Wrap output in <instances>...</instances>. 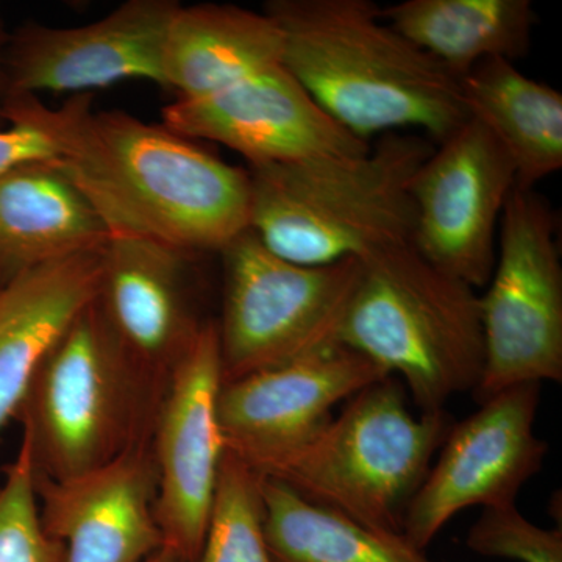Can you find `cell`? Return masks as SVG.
<instances>
[{
  "mask_svg": "<svg viewBox=\"0 0 562 562\" xmlns=\"http://www.w3.org/2000/svg\"><path fill=\"white\" fill-rule=\"evenodd\" d=\"M3 121H21L49 140L110 236L154 239L202 255L249 228L247 169L220 160L195 140L120 110H95L92 95L61 106L10 94Z\"/></svg>",
  "mask_w": 562,
  "mask_h": 562,
  "instance_id": "obj_1",
  "label": "cell"
},
{
  "mask_svg": "<svg viewBox=\"0 0 562 562\" xmlns=\"http://www.w3.org/2000/svg\"><path fill=\"white\" fill-rule=\"evenodd\" d=\"M281 65L362 140L419 131L436 144L469 120L460 79L383 20L372 0H269Z\"/></svg>",
  "mask_w": 562,
  "mask_h": 562,
  "instance_id": "obj_2",
  "label": "cell"
},
{
  "mask_svg": "<svg viewBox=\"0 0 562 562\" xmlns=\"http://www.w3.org/2000/svg\"><path fill=\"white\" fill-rule=\"evenodd\" d=\"M432 147L397 132L353 157L249 166V228L273 254L306 266L412 243V183Z\"/></svg>",
  "mask_w": 562,
  "mask_h": 562,
  "instance_id": "obj_3",
  "label": "cell"
},
{
  "mask_svg": "<svg viewBox=\"0 0 562 562\" xmlns=\"http://www.w3.org/2000/svg\"><path fill=\"white\" fill-rule=\"evenodd\" d=\"M338 341L397 375L422 413L475 391L484 362L480 294L413 244L361 258Z\"/></svg>",
  "mask_w": 562,
  "mask_h": 562,
  "instance_id": "obj_4",
  "label": "cell"
},
{
  "mask_svg": "<svg viewBox=\"0 0 562 562\" xmlns=\"http://www.w3.org/2000/svg\"><path fill=\"white\" fill-rule=\"evenodd\" d=\"M160 403L94 299L40 362L13 419L36 475L63 482L149 439Z\"/></svg>",
  "mask_w": 562,
  "mask_h": 562,
  "instance_id": "obj_5",
  "label": "cell"
},
{
  "mask_svg": "<svg viewBox=\"0 0 562 562\" xmlns=\"http://www.w3.org/2000/svg\"><path fill=\"white\" fill-rule=\"evenodd\" d=\"M452 425L446 412L414 416L402 384L386 376L262 476L372 530L402 536L409 503Z\"/></svg>",
  "mask_w": 562,
  "mask_h": 562,
  "instance_id": "obj_6",
  "label": "cell"
},
{
  "mask_svg": "<svg viewBox=\"0 0 562 562\" xmlns=\"http://www.w3.org/2000/svg\"><path fill=\"white\" fill-rule=\"evenodd\" d=\"M224 306L217 327L222 383L339 342L360 277L358 258L306 266L273 254L247 228L220 251Z\"/></svg>",
  "mask_w": 562,
  "mask_h": 562,
  "instance_id": "obj_7",
  "label": "cell"
},
{
  "mask_svg": "<svg viewBox=\"0 0 562 562\" xmlns=\"http://www.w3.org/2000/svg\"><path fill=\"white\" fill-rule=\"evenodd\" d=\"M480 295L484 362L476 401L519 384L562 382V268L557 221L535 190L514 188Z\"/></svg>",
  "mask_w": 562,
  "mask_h": 562,
  "instance_id": "obj_8",
  "label": "cell"
},
{
  "mask_svg": "<svg viewBox=\"0 0 562 562\" xmlns=\"http://www.w3.org/2000/svg\"><path fill=\"white\" fill-rule=\"evenodd\" d=\"M541 384L497 392L453 424L438 461L409 503L402 536L424 552L453 516L472 508L516 506L524 484L541 472L549 446L535 431Z\"/></svg>",
  "mask_w": 562,
  "mask_h": 562,
  "instance_id": "obj_9",
  "label": "cell"
},
{
  "mask_svg": "<svg viewBox=\"0 0 562 562\" xmlns=\"http://www.w3.org/2000/svg\"><path fill=\"white\" fill-rule=\"evenodd\" d=\"M514 188L516 171L508 155L469 117L432 147L414 173V249L473 290L486 286Z\"/></svg>",
  "mask_w": 562,
  "mask_h": 562,
  "instance_id": "obj_10",
  "label": "cell"
},
{
  "mask_svg": "<svg viewBox=\"0 0 562 562\" xmlns=\"http://www.w3.org/2000/svg\"><path fill=\"white\" fill-rule=\"evenodd\" d=\"M222 362L216 322H203L162 395L150 442L158 473L162 550L180 562L201 554L225 446L217 398Z\"/></svg>",
  "mask_w": 562,
  "mask_h": 562,
  "instance_id": "obj_11",
  "label": "cell"
},
{
  "mask_svg": "<svg viewBox=\"0 0 562 562\" xmlns=\"http://www.w3.org/2000/svg\"><path fill=\"white\" fill-rule=\"evenodd\" d=\"M341 342L222 383L217 417L225 450L261 475L312 441L336 405L386 379Z\"/></svg>",
  "mask_w": 562,
  "mask_h": 562,
  "instance_id": "obj_12",
  "label": "cell"
},
{
  "mask_svg": "<svg viewBox=\"0 0 562 562\" xmlns=\"http://www.w3.org/2000/svg\"><path fill=\"white\" fill-rule=\"evenodd\" d=\"M162 125L238 151L249 166L353 157L372 146L333 121L283 65L203 98L176 99L162 110Z\"/></svg>",
  "mask_w": 562,
  "mask_h": 562,
  "instance_id": "obj_13",
  "label": "cell"
},
{
  "mask_svg": "<svg viewBox=\"0 0 562 562\" xmlns=\"http://www.w3.org/2000/svg\"><path fill=\"white\" fill-rule=\"evenodd\" d=\"M180 5L179 0H127L90 24L21 25L7 49L10 94H88L128 79L162 87L166 35Z\"/></svg>",
  "mask_w": 562,
  "mask_h": 562,
  "instance_id": "obj_14",
  "label": "cell"
},
{
  "mask_svg": "<svg viewBox=\"0 0 562 562\" xmlns=\"http://www.w3.org/2000/svg\"><path fill=\"white\" fill-rule=\"evenodd\" d=\"M199 255L136 236H110L99 308L121 349L162 398L173 369L203 322L191 305L190 272Z\"/></svg>",
  "mask_w": 562,
  "mask_h": 562,
  "instance_id": "obj_15",
  "label": "cell"
},
{
  "mask_svg": "<svg viewBox=\"0 0 562 562\" xmlns=\"http://www.w3.org/2000/svg\"><path fill=\"white\" fill-rule=\"evenodd\" d=\"M35 486L41 524L65 546V562H146L161 552L150 438L74 479L35 473Z\"/></svg>",
  "mask_w": 562,
  "mask_h": 562,
  "instance_id": "obj_16",
  "label": "cell"
},
{
  "mask_svg": "<svg viewBox=\"0 0 562 562\" xmlns=\"http://www.w3.org/2000/svg\"><path fill=\"white\" fill-rule=\"evenodd\" d=\"M103 254L105 247L47 262L0 286V430L47 351L98 297Z\"/></svg>",
  "mask_w": 562,
  "mask_h": 562,
  "instance_id": "obj_17",
  "label": "cell"
},
{
  "mask_svg": "<svg viewBox=\"0 0 562 562\" xmlns=\"http://www.w3.org/2000/svg\"><path fill=\"white\" fill-rule=\"evenodd\" d=\"M110 232L61 162H24L0 176V286L21 273L109 243Z\"/></svg>",
  "mask_w": 562,
  "mask_h": 562,
  "instance_id": "obj_18",
  "label": "cell"
},
{
  "mask_svg": "<svg viewBox=\"0 0 562 562\" xmlns=\"http://www.w3.org/2000/svg\"><path fill=\"white\" fill-rule=\"evenodd\" d=\"M283 40L265 11L231 3L180 5L162 50V88L203 98L281 65Z\"/></svg>",
  "mask_w": 562,
  "mask_h": 562,
  "instance_id": "obj_19",
  "label": "cell"
},
{
  "mask_svg": "<svg viewBox=\"0 0 562 562\" xmlns=\"http://www.w3.org/2000/svg\"><path fill=\"white\" fill-rule=\"evenodd\" d=\"M460 83L468 116L480 122L508 155L517 188L535 190L539 181L560 171V91L503 58L480 63Z\"/></svg>",
  "mask_w": 562,
  "mask_h": 562,
  "instance_id": "obj_20",
  "label": "cell"
},
{
  "mask_svg": "<svg viewBox=\"0 0 562 562\" xmlns=\"http://www.w3.org/2000/svg\"><path fill=\"white\" fill-rule=\"evenodd\" d=\"M382 14L460 80L492 58L527 57L536 24L531 0H403Z\"/></svg>",
  "mask_w": 562,
  "mask_h": 562,
  "instance_id": "obj_21",
  "label": "cell"
},
{
  "mask_svg": "<svg viewBox=\"0 0 562 562\" xmlns=\"http://www.w3.org/2000/svg\"><path fill=\"white\" fill-rule=\"evenodd\" d=\"M265 535L272 562H435L403 536L383 535L314 505L261 475Z\"/></svg>",
  "mask_w": 562,
  "mask_h": 562,
  "instance_id": "obj_22",
  "label": "cell"
},
{
  "mask_svg": "<svg viewBox=\"0 0 562 562\" xmlns=\"http://www.w3.org/2000/svg\"><path fill=\"white\" fill-rule=\"evenodd\" d=\"M195 562H272L265 535L261 473L227 450Z\"/></svg>",
  "mask_w": 562,
  "mask_h": 562,
  "instance_id": "obj_23",
  "label": "cell"
},
{
  "mask_svg": "<svg viewBox=\"0 0 562 562\" xmlns=\"http://www.w3.org/2000/svg\"><path fill=\"white\" fill-rule=\"evenodd\" d=\"M65 546L41 524L31 443L22 438L0 483V562H65Z\"/></svg>",
  "mask_w": 562,
  "mask_h": 562,
  "instance_id": "obj_24",
  "label": "cell"
},
{
  "mask_svg": "<svg viewBox=\"0 0 562 562\" xmlns=\"http://www.w3.org/2000/svg\"><path fill=\"white\" fill-rule=\"evenodd\" d=\"M465 546L487 558L520 562H562V530L531 524L516 506L484 509Z\"/></svg>",
  "mask_w": 562,
  "mask_h": 562,
  "instance_id": "obj_25",
  "label": "cell"
},
{
  "mask_svg": "<svg viewBox=\"0 0 562 562\" xmlns=\"http://www.w3.org/2000/svg\"><path fill=\"white\" fill-rule=\"evenodd\" d=\"M54 158L49 140L25 122L9 121L0 131V176L24 162Z\"/></svg>",
  "mask_w": 562,
  "mask_h": 562,
  "instance_id": "obj_26",
  "label": "cell"
},
{
  "mask_svg": "<svg viewBox=\"0 0 562 562\" xmlns=\"http://www.w3.org/2000/svg\"><path fill=\"white\" fill-rule=\"evenodd\" d=\"M11 32L7 29L5 20L0 13V131L7 127L3 121V109L10 94L9 76H7V49H9Z\"/></svg>",
  "mask_w": 562,
  "mask_h": 562,
  "instance_id": "obj_27",
  "label": "cell"
},
{
  "mask_svg": "<svg viewBox=\"0 0 562 562\" xmlns=\"http://www.w3.org/2000/svg\"><path fill=\"white\" fill-rule=\"evenodd\" d=\"M146 562H180L177 560L173 554L166 552V550H161V552H158L157 554H154V557L150 558L149 561Z\"/></svg>",
  "mask_w": 562,
  "mask_h": 562,
  "instance_id": "obj_28",
  "label": "cell"
}]
</instances>
